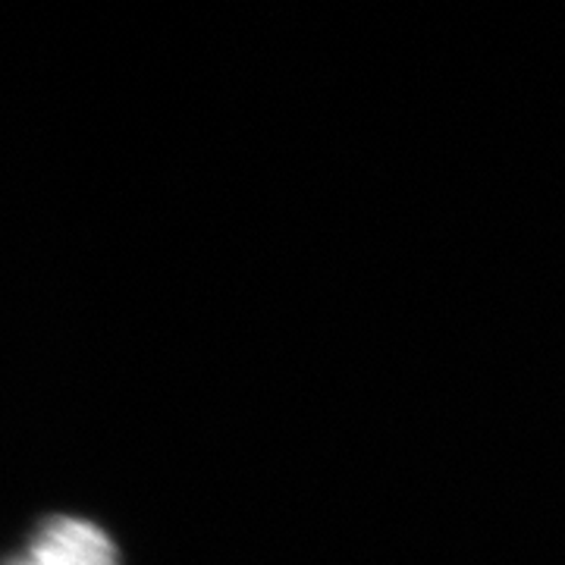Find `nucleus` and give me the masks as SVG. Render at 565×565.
I'll use <instances>...</instances> for the list:
<instances>
[{
    "label": "nucleus",
    "instance_id": "obj_1",
    "mask_svg": "<svg viewBox=\"0 0 565 565\" xmlns=\"http://www.w3.org/2000/svg\"><path fill=\"white\" fill-rule=\"evenodd\" d=\"M10 565H117V550L102 527L79 519H54Z\"/></svg>",
    "mask_w": 565,
    "mask_h": 565
}]
</instances>
